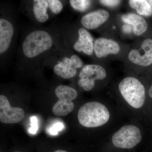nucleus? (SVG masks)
Wrapping results in <instances>:
<instances>
[{
	"mask_svg": "<svg viewBox=\"0 0 152 152\" xmlns=\"http://www.w3.org/2000/svg\"><path fill=\"white\" fill-rule=\"evenodd\" d=\"M123 21L131 25L135 34L139 36L145 32L148 28V24L142 17L136 14L130 13L122 17Z\"/></svg>",
	"mask_w": 152,
	"mask_h": 152,
	"instance_id": "13",
	"label": "nucleus"
},
{
	"mask_svg": "<svg viewBox=\"0 0 152 152\" xmlns=\"http://www.w3.org/2000/svg\"><path fill=\"white\" fill-rule=\"evenodd\" d=\"M31 127L30 128L29 132L32 134H35L38 130L37 120L36 117L33 116L31 118Z\"/></svg>",
	"mask_w": 152,
	"mask_h": 152,
	"instance_id": "22",
	"label": "nucleus"
},
{
	"mask_svg": "<svg viewBox=\"0 0 152 152\" xmlns=\"http://www.w3.org/2000/svg\"><path fill=\"white\" fill-rule=\"evenodd\" d=\"M17 152V151H16V152Z\"/></svg>",
	"mask_w": 152,
	"mask_h": 152,
	"instance_id": "27",
	"label": "nucleus"
},
{
	"mask_svg": "<svg viewBox=\"0 0 152 152\" xmlns=\"http://www.w3.org/2000/svg\"><path fill=\"white\" fill-rule=\"evenodd\" d=\"M132 62L143 66H148L152 64V40L146 39L143 42L141 48L133 50L128 56Z\"/></svg>",
	"mask_w": 152,
	"mask_h": 152,
	"instance_id": "8",
	"label": "nucleus"
},
{
	"mask_svg": "<svg viewBox=\"0 0 152 152\" xmlns=\"http://www.w3.org/2000/svg\"><path fill=\"white\" fill-rule=\"evenodd\" d=\"M54 72L57 75L64 79L73 77L77 74V69L72 63L70 58H64L54 67Z\"/></svg>",
	"mask_w": 152,
	"mask_h": 152,
	"instance_id": "14",
	"label": "nucleus"
},
{
	"mask_svg": "<svg viewBox=\"0 0 152 152\" xmlns=\"http://www.w3.org/2000/svg\"><path fill=\"white\" fill-rule=\"evenodd\" d=\"M119 89L125 101L132 107L141 108L145 100V90L139 80L133 77L124 79L119 85Z\"/></svg>",
	"mask_w": 152,
	"mask_h": 152,
	"instance_id": "3",
	"label": "nucleus"
},
{
	"mask_svg": "<svg viewBox=\"0 0 152 152\" xmlns=\"http://www.w3.org/2000/svg\"><path fill=\"white\" fill-rule=\"evenodd\" d=\"M106 75L105 70L101 66L87 65L80 72L78 84L85 91H89L94 87L95 80H103L105 78Z\"/></svg>",
	"mask_w": 152,
	"mask_h": 152,
	"instance_id": "6",
	"label": "nucleus"
},
{
	"mask_svg": "<svg viewBox=\"0 0 152 152\" xmlns=\"http://www.w3.org/2000/svg\"><path fill=\"white\" fill-rule=\"evenodd\" d=\"M13 26L5 19L0 20V53H5L10 48L14 35Z\"/></svg>",
	"mask_w": 152,
	"mask_h": 152,
	"instance_id": "12",
	"label": "nucleus"
},
{
	"mask_svg": "<svg viewBox=\"0 0 152 152\" xmlns=\"http://www.w3.org/2000/svg\"><path fill=\"white\" fill-rule=\"evenodd\" d=\"M148 1L150 4V5L152 7V0H148Z\"/></svg>",
	"mask_w": 152,
	"mask_h": 152,
	"instance_id": "26",
	"label": "nucleus"
},
{
	"mask_svg": "<svg viewBox=\"0 0 152 152\" xmlns=\"http://www.w3.org/2000/svg\"><path fill=\"white\" fill-rule=\"evenodd\" d=\"M53 40L50 34L38 30L29 33L22 45L23 52L27 58H35L52 48Z\"/></svg>",
	"mask_w": 152,
	"mask_h": 152,
	"instance_id": "2",
	"label": "nucleus"
},
{
	"mask_svg": "<svg viewBox=\"0 0 152 152\" xmlns=\"http://www.w3.org/2000/svg\"><path fill=\"white\" fill-rule=\"evenodd\" d=\"M149 95L150 97L152 98V86L150 88L149 91Z\"/></svg>",
	"mask_w": 152,
	"mask_h": 152,
	"instance_id": "24",
	"label": "nucleus"
},
{
	"mask_svg": "<svg viewBox=\"0 0 152 152\" xmlns=\"http://www.w3.org/2000/svg\"><path fill=\"white\" fill-rule=\"evenodd\" d=\"M49 7L47 0H33V12L36 20L43 23L49 19L47 10Z\"/></svg>",
	"mask_w": 152,
	"mask_h": 152,
	"instance_id": "15",
	"label": "nucleus"
},
{
	"mask_svg": "<svg viewBox=\"0 0 152 152\" xmlns=\"http://www.w3.org/2000/svg\"><path fill=\"white\" fill-rule=\"evenodd\" d=\"M109 13L107 11L101 10L94 11L82 17L81 23L88 29H94L103 24L108 20Z\"/></svg>",
	"mask_w": 152,
	"mask_h": 152,
	"instance_id": "10",
	"label": "nucleus"
},
{
	"mask_svg": "<svg viewBox=\"0 0 152 152\" xmlns=\"http://www.w3.org/2000/svg\"><path fill=\"white\" fill-rule=\"evenodd\" d=\"M110 118V112L106 106L96 102L83 105L77 115L80 124L87 128L101 126L107 123Z\"/></svg>",
	"mask_w": 152,
	"mask_h": 152,
	"instance_id": "1",
	"label": "nucleus"
},
{
	"mask_svg": "<svg viewBox=\"0 0 152 152\" xmlns=\"http://www.w3.org/2000/svg\"><path fill=\"white\" fill-rule=\"evenodd\" d=\"M78 39L74 45V49L88 56L92 54L94 48L92 36L84 28H80L78 30Z\"/></svg>",
	"mask_w": 152,
	"mask_h": 152,
	"instance_id": "11",
	"label": "nucleus"
},
{
	"mask_svg": "<svg viewBox=\"0 0 152 152\" xmlns=\"http://www.w3.org/2000/svg\"><path fill=\"white\" fill-rule=\"evenodd\" d=\"M129 4L131 7L135 9L140 15L146 16L152 15V8L147 0H129Z\"/></svg>",
	"mask_w": 152,
	"mask_h": 152,
	"instance_id": "16",
	"label": "nucleus"
},
{
	"mask_svg": "<svg viewBox=\"0 0 152 152\" xmlns=\"http://www.w3.org/2000/svg\"><path fill=\"white\" fill-rule=\"evenodd\" d=\"M120 50L118 43L110 39L99 38L95 40L94 43V50L96 56L99 58L110 54H117Z\"/></svg>",
	"mask_w": 152,
	"mask_h": 152,
	"instance_id": "9",
	"label": "nucleus"
},
{
	"mask_svg": "<svg viewBox=\"0 0 152 152\" xmlns=\"http://www.w3.org/2000/svg\"><path fill=\"white\" fill-rule=\"evenodd\" d=\"M71 6L76 10L84 12L91 4V0H69Z\"/></svg>",
	"mask_w": 152,
	"mask_h": 152,
	"instance_id": "17",
	"label": "nucleus"
},
{
	"mask_svg": "<svg viewBox=\"0 0 152 152\" xmlns=\"http://www.w3.org/2000/svg\"><path fill=\"white\" fill-rule=\"evenodd\" d=\"M49 7L53 13L58 14L63 8L62 4L60 0H47Z\"/></svg>",
	"mask_w": 152,
	"mask_h": 152,
	"instance_id": "18",
	"label": "nucleus"
},
{
	"mask_svg": "<svg viewBox=\"0 0 152 152\" xmlns=\"http://www.w3.org/2000/svg\"><path fill=\"white\" fill-rule=\"evenodd\" d=\"M63 124L62 123H58L55 124L50 129V133L52 134H56L58 132L61 130L63 128Z\"/></svg>",
	"mask_w": 152,
	"mask_h": 152,
	"instance_id": "21",
	"label": "nucleus"
},
{
	"mask_svg": "<svg viewBox=\"0 0 152 152\" xmlns=\"http://www.w3.org/2000/svg\"><path fill=\"white\" fill-rule=\"evenodd\" d=\"M101 4L110 7H115L118 5L121 0H100Z\"/></svg>",
	"mask_w": 152,
	"mask_h": 152,
	"instance_id": "20",
	"label": "nucleus"
},
{
	"mask_svg": "<svg viewBox=\"0 0 152 152\" xmlns=\"http://www.w3.org/2000/svg\"><path fill=\"white\" fill-rule=\"evenodd\" d=\"M123 30L125 33H130L132 29H133L131 25L128 24L124 25L123 26Z\"/></svg>",
	"mask_w": 152,
	"mask_h": 152,
	"instance_id": "23",
	"label": "nucleus"
},
{
	"mask_svg": "<svg viewBox=\"0 0 152 152\" xmlns=\"http://www.w3.org/2000/svg\"><path fill=\"white\" fill-rule=\"evenodd\" d=\"M54 152H68L67 151H64V150H57L56 151H55Z\"/></svg>",
	"mask_w": 152,
	"mask_h": 152,
	"instance_id": "25",
	"label": "nucleus"
},
{
	"mask_svg": "<svg viewBox=\"0 0 152 152\" xmlns=\"http://www.w3.org/2000/svg\"><path fill=\"white\" fill-rule=\"evenodd\" d=\"M25 112L21 108L11 107L7 98L0 96V121L6 124H16L25 117Z\"/></svg>",
	"mask_w": 152,
	"mask_h": 152,
	"instance_id": "7",
	"label": "nucleus"
},
{
	"mask_svg": "<svg viewBox=\"0 0 152 152\" xmlns=\"http://www.w3.org/2000/svg\"><path fill=\"white\" fill-rule=\"evenodd\" d=\"M70 59L74 66L76 69L82 67L83 65V63L80 58L76 55H73L70 57Z\"/></svg>",
	"mask_w": 152,
	"mask_h": 152,
	"instance_id": "19",
	"label": "nucleus"
},
{
	"mask_svg": "<svg viewBox=\"0 0 152 152\" xmlns=\"http://www.w3.org/2000/svg\"><path fill=\"white\" fill-rule=\"evenodd\" d=\"M142 135L138 128L134 125L124 126L112 137V142L117 148L132 149L140 142Z\"/></svg>",
	"mask_w": 152,
	"mask_h": 152,
	"instance_id": "5",
	"label": "nucleus"
},
{
	"mask_svg": "<svg viewBox=\"0 0 152 152\" xmlns=\"http://www.w3.org/2000/svg\"><path fill=\"white\" fill-rule=\"evenodd\" d=\"M55 94L58 101L53 106V113L58 116H64L73 111L75 104L73 100L77 96V93L73 88L60 85L56 88Z\"/></svg>",
	"mask_w": 152,
	"mask_h": 152,
	"instance_id": "4",
	"label": "nucleus"
}]
</instances>
